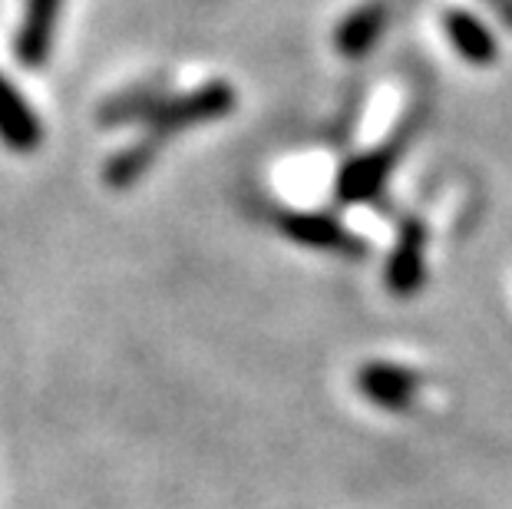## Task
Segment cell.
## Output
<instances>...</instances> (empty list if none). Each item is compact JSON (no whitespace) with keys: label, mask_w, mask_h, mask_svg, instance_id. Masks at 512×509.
I'll return each instance as SVG.
<instances>
[{"label":"cell","mask_w":512,"mask_h":509,"mask_svg":"<svg viewBox=\"0 0 512 509\" xmlns=\"http://www.w3.org/2000/svg\"><path fill=\"white\" fill-rule=\"evenodd\" d=\"M235 106V90L228 83H209L202 90H192L179 96V100H166L146 123V143L152 149H159L172 133H182L189 126L209 123V119H222L225 113H232Z\"/></svg>","instance_id":"cell-1"},{"label":"cell","mask_w":512,"mask_h":509,"mask_svg":"<svg viewBox=\"0 0 512 509\" xmlns=\"http://www.w3.org/2000/svg\"><path fill=\"white\" fill-rule=\"evenodd\" d=\"M423 374L417 367L394 364V361H367L364 367H357L354 387L364 400H370L377 410L387 414H403L420 400L423 394Z\"/></svg>","instance_id":"cell-2"},{"label":"cell","mask_w":512,"mask_h":509,"mask_svg":"<svg viewBox=\"0 0 512 509\" xmlns=\"http://www.w3.org/2000/svg\"><path fill=\"white\" fill-rule=\"evenodd\" d=\"M278 229L285 232L291 242L304 248H318V252H334L344 258H364L367 242L361 235H354L347 225L324 212H285L278 219Z\"/></svg>","instance_id":"cell-3"},{"label":"cell","mask_w":512,"mask_h":509,"mask_svg":"<svg viewBox=\"0 0 512 509\" xmlns=\"http://www.w3.org/2000/svg\"><path fill=\"white\" fill-rule=\"evenodd\" d=\"M423 281H427V229L420 219H407L400 225L394 252L387 258L384 285L390 295L410 298L423 288Z\"/></svg>","instance_id":"cell-4"},{"label":"cell","mask_w":512,"mask_h":509,"mask_svg":"<svg viewBox=\"0 0 512 509\" xmlns=\"http://www.w3.org/2000/svg\"><path fill=\"white\" fill-rule=\"evenodd\" d=\"M63 0H27L24 20L17 27L14 37V53L27 70H40L50 57L53 47V30H57Z\"/></svg>","instance_id":"cell-5"},{"label":"cell","mask_w":512,"mask_h":509,"mask_svg":"<svg viewBox=\"0 0 512 509\" xmlns=\"http://www.w3.org/2000/svg\"><path fill=\"white\" fill-rule=\"evenodd\" d=\"M397 149L400 146L394 143V146L374 149V153H364V156L347 162L341 169V176H337V199L347 205H361V202L374 199L377 192L384 189L390 169H394Z\"/></svg>","instance_id":"cell-6"},{"label":"cell","mask_w":512,"mask_h":509,"mask_svg":"<svg viewBox=\"0 0 512 509\" xmlns=\"http://www.w3.org/2000/svg\"><path fill=\"white\" fill-rule=\"evenodd\" d=\"M43 139L40 119L30 110V103L20 90L0 73V143L14 153H34Z\"/></svg>","instance_id":"cell-7"},{"label":"cell","mask_w":512,"mask_h":509,"mask_svg":"<svg viewBox=\"0 0 512 509\" xmlns=\"http://www.w3.org/2000/svg\"><path fill=\"white\" fill-rule=\"evenodd\" d=\"M387 20H390L387 4H367L361 10H354L341 24V30H337V40H334L337 50H341L344 57H364L377 43V37L384 34Z\"/></svg>","instance_id":"cell-8"},{"label":"cell","mask_w":512,"mask_h":509,"mask_svg":"<svg viewBox=\"0 0 512 509\" xmlns=\"http://www.w3.org/2000/svg\"><path fill=\"white\" fill-rule=\"evenodd\" d=\"M446 34H450L453 47L470 63H476V67H486V63L496 60V40L473 14L450 10V14H446Z\"/></svg>","instance_id":"cell-9"},{"label":"cell","mask_w":512,"mask_h":509,"mask_svg":"<svg viewBox=\"0 0 512 509\" xmlns=\"http://www.w3.org/2000/svg\"><path fill=\"white\" fill-rule=\"evenodd\" d=\"M166 103V96L156 90H133L110 100L100 110L103 126H123V123H149V116Z\"/></svg>","instance_id":"cell-10"},{"label":"cell","mask_w":512,"mask_h":509,"mask_svg":"<svg viewBox=\"0 0 512 509\" xmlns=\"http://www.w3.org/2000/svg\"><path fill=\"white\" fill-rule=\"evenodd\" d=\"M156 153H159V149H152V146L146 143V139H139V143L126 146L123 153H116L110 162H106V172H103L106 186H113V189L133 186V182L152 166V159H156Z\"/></svg>","instance_id":"cell-11"}]
</instances>
